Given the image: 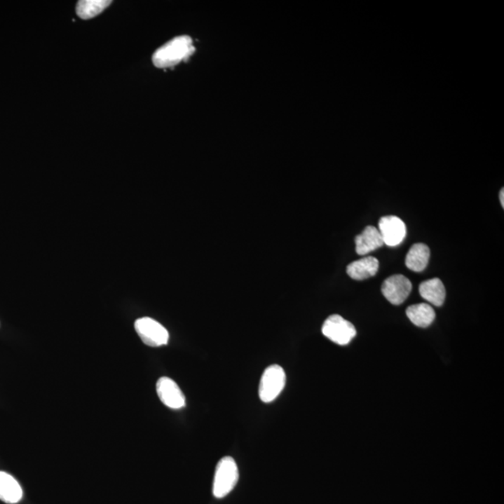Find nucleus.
Here are the masks:
<instances>
[{
	"label": "nucleus",
	"mask_w": 504,
	"mask_h": 504,
	"mask_svg": "<svg viewBox=\"0 0 504 504\" xmlns=\"http://www.w3.org/2000/svg\"><path fill=\"white\" fill-rule=\"evenodd\" d=\"M194 50L196 48L190 36H177L154 53L153 62L159 69H168L177 66L180 62L187 61Z\"/></svg>",
	"instance_id": "obj_1"
},
{
	"label": "nucleus",
	"mask_w": 504,
	"mask_h": 504,
	"mask_svg": "<svg viewBox=\"0 0 504 504\" xmlns=\"http://www.w3.org/2000/svg\"><path fill=\"white\" fill-rule=\"evenodd\" d=\"M239 479L238 464L232 457H224L217 464L214 475L213 495L222 499L232 492Z\"/></svg>",
	"instance_id": "obj_2"
},
{
	"label": "nucleus",
	"mask_w": 504,
	"mask_h": 504,
	"mask_svg": "<svg viewBox=\"0 0 504 504\" xmlns=\"http://www.w3.org/2000/svg\"><path fill=\"white\" fill-rule=\"evenodd\" d=\"M286 385V373L281 366L270 365L264 370L259 385V397L261 401L269 404L275 401L282 393Z\"/></svg>",
	"instance_id": "obj_3"
},
{
	"label": "nucleus",
	"mask_w": 504,
	"mask_h": 504,
	"mask_svg": "<svg viewBox=\"0 0 504 504\" xmlns=\"http://www.w3.org/2000/svg\"><path fill=\"white\" fill-rule=\"evenodd\" d=\"M322 334L332 342L337 345L346 346L356 336L357 332L354 325L348 320L343 319L339 315H332L323 323Z\"/></svg>",
	"instance_id": "obj_4"
},
{
	"label": "nucleus",
	"mask_w": 504,
	"mask_h": 504,
	"mask_svg": "<svg viewBox=\"0 0 504 504\" xmlns=\"http://www.w3.org/2000/svg\"><path fill=\"white\" fill-rule=\"evenodd\" d=\"M135 329L145 345L158 348L167 345L169 334L162 325L151 318H142L135 322Z\"/></svg>",
	"instance_id": "obj_5"
},
{
	"label": "nucleus",
	"mask_w": 504,
	"mask_h": 504,
	"mask_svg": "<svg viewBox=\"0 0 504 504\" xmlns=\"http://www.w3.org/2000/svg\"><path fill=\"white\" fill-rule=\"evenodd\" d=\"M412 283L402 275H393L383 283L381 291L386 299L393 305H401L412 292Z\"/></svg>",
	"instance_id": "obj_6"
},
{
	"label": "nucleus",
	"mask_w": 504,
	"mask_h": 504,
	"mask_svg": "<svg viewBox=\"0 0 504 504\" xmlns=\"http://www.w3.org/2000/svg\"><path fill=\"white\" fill-rule=\"evenodd\" d=\"M379 229L384 245L388 247L399 246L407 236V226L399 217L385 216L380 219Z\"/></svg>",
	"instance_id": "obj_7"
},
{
	"label": "nucleus",
	"mask_w": 504,
	"mask_h": 504,
	"mask_svg": "<svg viewBox=\"0 0 504 504\" xmlns=\"http://www.w3.org/2000/svg\"><path fill=\"white\" fill-rule=\"evenodd\" d=\"M156 391L159 399L171 409H182L186 405L184 394L179 385L169 377L159 379L156 384Z\"/></svg>",
	"instance_id": "obj_8"
},
{
	"label": "nucleus",
	"mask_w": 504,
	"mask_h": 504,
	"mask_svg": "<svg viewBox=\"0 0 504 504\" xmlns=\"http://www.w3.org/2000/svg\"><path fill=\"white\" fill-rule=\"evenodd\" d=\"M355 243L357 254L363 256L383 247L384 241L377 228L367 226L360 235L356 236Z\"/></svg>",
	"instance_id": "obj_9"
},
{
	"label": "nucleus",
	"mask_w": 504,
	"mask_h": 504,
	"mask_svg": "<svg viewBox=\"0 0 504 504\" xmlns=\"http://www.w3.org/2000/svg\"><path fill=\"white\" fill-rule=\"evenodd\" d=\"M379 269V261L376 258L365 257L349 264L346 273L354 280H365L376 275Z\"/></svg>",
	"instance_id": "obj_10"
},
{
	"label": "nucleus",
	"mask_w": 504,
	"mask_h": 504,
	"mask_svg": "<svg viewBox=\"0 0 504 504\" xmlns=\"http://www.w3.org/2000/svg\"><path fill=\"white\" fill-rule=\"evenodd\" d=\"M419 294L428 303L435 306H443L446 300V288L439 278L425 280L419 285Z\"/></svg>",
	"instance_id": "obj_11"
},
{
	"label": "nucleus",
	"mask_w": 504,
	"mask_h": 504,
	"mask_svg": "<svg viewBox=\"0 0 504 504\" xmlns=\"http://www.w3.org/2000/svg\"><path fill=\"white\" fill-rule=\"evenodd\" d=\"M430 256V250L426 244H414L405 258V266L411 271L422 272L429 264Z\"/></svg>",
	"instance_id": "obj_12"
},
{
	"label": "nucleus",
	"mask_w": 504,
	"mask_h": 504,
	"mask_svg": "<svg viewBox=\"0 0 504 504\" xmlns=\"http://www.w3.org/2000/svg\"><path fill=\"white\" fill-rule=\"evenodd\" d=\"M410 322L418 327H429L435 319V311L433 306L426 303L416 304L407 309Z\"/></svg>",
	"instance_id": "obj_13"
},
{
	"label": "nucleus",
	"mask_w": 504,
	"mask_h": 504,
	"mask_svg": "<svg viewBox=\"0 0 504 504\" xmlns=\"http://www.w3.org/2000/svg\"><path fill=\"white\" fill-rule=\"evenodd\" d=\"M21 486L7 472H0V500L8 504H15L21 500Z\"/></svg>",
	"instance_id": "obj_14"
},
{
	"label": "nucleus",
	"mask_w": 504,
	"mask_h": 504,
	"mask_svg": "<svg viewBox=\"0 0 504 504\" xmlns=\"http://www.w3.org/2000/svg\"><path fill=\"white\" fill-rule=\"evenodd\" d=\"M111 4L108 0H83L78 2L76 11L81 19L88 20L103 13Z\"/></svg>",
	"instance_id": "obj_15"
},
{
	"label": "nucleus",
	"mask_w": 504,
	"mask_h": 504,
	"mask_svg": "<svg viewBox=\"0 0 504 504\" xmlns=\"http://www.w3.org/2000/svg\"><path fill=\"white\" fill-rule=\"evenodd\" d=\"M503 194H504V191H503V190L500 191V203H502L503 207L504 205Z\"/></svg>",
	"instance_id": "obj_16"
}]
</instances>
